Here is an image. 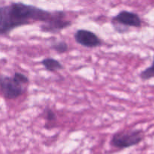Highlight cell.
I'll use <instances>...</instances> for the list:
<instances>
[{"label":"cell","instance_id":"cell-7","mask_svg":"<svg viewBox=\"0 0 154 154\" xmlns=\"http://www.w3.org/2000/svg\"><path fill=\"white\" fill-rule=\"evenodd\" d=\"M42 66L48 72H56L57 70H61L63 69V66L60 61L54 58H45L42 61Z\"/></svg>","mask_w":154,"mask_h":154},{"label":"cell","instance_id":"cell-11","mask_svg":"<svg viewBox=\"0 0 154 154\" xmlns=\"http://www.w3.org/2000/svg\"><path fill=\"white\" fill-rule=\"evenodd\" d=\"M45 114L47 120H48V121H54V120H56V119H57L56 114L51 108H46L45 110Z\"/></svg>","mask_w":154,"mask_h":154},{"label":"cell","instance_id":"cell-10","mask_svg":"<svg viewBox=\"0 0 154 154\" xmlns=\"http://www.w3.org/2000/svg\"><path fill=\"white\" fill-rule=\"evenodd\" d=\"M14 77L19 81L20 84H26L29 83V79L26 75H24L23 74L20 73V72H15Z\"/></svg>","mask_w":154,"mask_h":154},{"label":"cell","instance_id":"cell-6","mask_svg":"<svg viewBox=\"0 0 154 154\" xmlns=\"http://www.w3.org/2000/svg\"><path fill=\"white\" fill-rule=\"evenodd\" d=\"M66 14L63 13L60 16L54 18L52 20L42 24L41 26V30L45 32H57L63 30L72 25L70 20H64Z\"/></svg>","mask_w":154,"mask_h":154},{"label":"cell","instance_id":"cell-5","mask_svg":"<svg viewBox=\"0 0 154 154\" xmlns=\"http://www.w3.org/2000/svg\"><path fill=\"white\" fill-rule=\"evenodd\" d=\"M78 44L89 48H97L102 45V41L97 35L87 29H78L74 35Z\"/></svg>","mask_w":154,"mask_h":154},{"label":"cell","instance_id":"cell-8","mask_svg":"<svg viewBox=\"0 0 154 154\" xmlns=\"http://www.w3.org/2000/svg\"><path fill=\"white\" fill-rule=\"evenodd\" d=\"M140 78L143 81H148L154 78V54L152 64L140 73Z\"/></svg>","mask_w":154,"mask_h":154},{"label":"cell","instance_id":"cell-1","mask_svg":"<svg viewBox=\"0 0 154 154\" xmlns=\"http://www.w3.org/2000/svg\"><path fill=\"white\" fill-rule=\"evenodd\" d=\"M63 13L65 12L61 11H48L23 2H12L0 6V35H8L14 29L35 22L45 23Z\"/></svg>","mask_w":154,"mask_h":154},{"label":"cell","instance_id":"cell-2","mask_svg":"<svg viewBox=\"0 0 154 154\" xmlns=\"http://www.w3.org/2000/svg\"><path fill=\"white\" fill-rule=\"evenodd\" d=\"M144 132L141 129L120 131L114 134L111 139V145L118 149L133 147L141 142Z\"/></svg>","mask_w":154,"mask_h":154},{"label":"cell","instance_id":"cell-3","mask_svg":"<svg viewBox=\"0 0 154 154\" xmlns=\"http://www.w3.org/2000/svg\"><path fill=\"white\" fill-rule=\"evenodd\" d=\"M113 26L117 32L123 33L129 27L139 28L141 26L142 21L138 14L128 11H122L112 18Z\"/></svg>","mask_w":154,"mask_h":154},{"label":"cell","instance_id":"cell-4","mask_svg":"<svg viewBox=\"0 0 154 154\" xmlns=\"http://www.w3.org/2000/svg\"><path fill=\"white\" fill-rule=\"evenodd\" d=\"M23 84H20L14 77L0 75V92L7 99H15L24 93Z\"/></svg>","mask_w":154,"mask_h":154},{"label":"cell","instance_id":"cell-9","mask_svg":"<svg viewBox=\"0 0 154 154\" xmlns=\"http://www.w3.org/2000/svg\"><path fill=\"white\" fill-rule=\"evenodd\" d=\"M51 48L56 51V52L59 53V54H64L69 49V46L68 44L64 41H61V42H58L57 43L54 44L51 46Z\"/></svg>","mask_w":154,"mask_h":154}]
</instances>
